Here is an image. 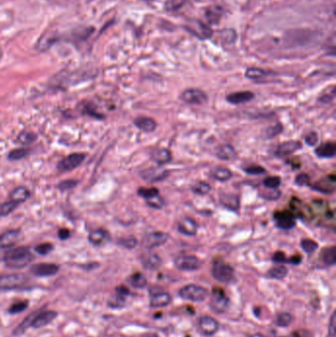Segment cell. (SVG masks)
Segmentation results:
<instances>
[{"label": "cell", "instance_id": "1", "mask_svg": "<svg viewBox=\"0 0 336 337\" xmlns=\"http://www.w3.org/2000/svg\"><path fill=\"white\" fill-rule=\"evenodd\" d=\"M3 261L8 267L18 269L27 266L33 261V256L29 248L20 246L8 250Z\"/></svg>", "mask_w": 336, "mask_h": 337}, {"label": "cell", "instance_id": "2", "mask_svg": "<svg viewBox=\"0 0 336 337\" xmlns=\"http://www.w3.org/2000/svg\"><path fill=\"white\" fill-rule=\"evenodd\" d=\"M212 274L217 281L222 283H229L234 279V269L222 260H217L214 262Z\"/></svg>", "mask_w": 336, "mask_h": 337}, {"label": "cell", "instance_id": "3", "mask_svg": "<svg viewBox=\"0 0 336 337\" xmlns=\"http://www.w3.org/2000/svg\"><path fill=\"white\" fill-rule=\"evenodd\" d=\"M180 296L185 300L192 302H201L205 300V298L208 296V292L205 288L201 286L191 284L183 287L180 290Z\"/></svg>", "mask_w": 336, "mask_h": 337}, {"label": "cell", "instance_id": "4", "mask_svg": "<svg viewBox=\"0 0 336 337\" xmlns=\"http://www.w3.org/2000/svg\"><path fill=\"white\" fill-rule=\"evenodd\" d=\"M27 277L23 274H7L0 276V290H12L24 286Z\"/></svg>", "mask_w": 336, "mask_h": 337}, {"label": "cell", "instance_id": "5", "mask_svg": "<svg viewBox=\"0 0 336 337\" xmlns=\"http://www.w3.org/2000/svg\"><path fill=\"white\" fill-rule=\"evenodd\" d=\"M210 304L216 313H224L227 310L229 306V299L223 289L218 287L213 288Z\"/></svg>", "mask_w": 336, "mask_h": 337}, {"label": "cell", "instance_id": "6", "mask_svg": "<svg viewBox=\"0 0 336 337\" xmlns=\"http://www.w3.org/2000/svg\"><path fill=\"white\" fill-rule=\"evenodd\" d=\"M181 100L189 105H203L208 101V96L200 89H188L182 93Z\"/></svg>", "mask_w": 336, "mask_h": 337}, {"label": "cell", "instance_id": "7", "mask_svg": "<svg viewBox=\"0 0 336 337\" xmlns=\"http://www.w3.org/2000/svg\"><path fill=\"white\" fill-rule=\"evenodd\" d=\"M169 238V234L166 232H152L144 237L142 243L147 248H154L165 244Z\"/></svg>", "mask_w": 336, "mask_h": 337}, {"label": "cell", "instance_id": "8", "mask_svg": "<svg viewBox=\"0 0 336 337\" xmlns=\"http://www.w3.org/2000/svg\"><path fill=\"white\" fill-rule=\"evenodd\" d=\"M273 216L276 226L283 230H290L296 225V216L290 211H277Z\"/></svg>", "mask_w": 336, "mask_h": 337}, {"label": "cell", "instance_id": "9", "mask_svg": "<svg viewBox=\"0 0 336 337\" xmlns=\"http://www.w3.org/2000/svg\"><path fill=\"white\" fill-rule=\"evenodd\" d=\"M175 265L181 270L194 271L200 268L201 262L194 256H181L176 259Z\"/></svg>", "mask_w": 336, "mask_h": 337}, {"label": "cell", "instance_id": "10", "mask_svg": "<svg viewBox=\"0 0 336 337\" xmlns=\"http://www.w3.org/2000/svg\"><path fill=\"white\" fill-rule=\"evenodd\" d=\"M85 157H86L85 154H82V153L71 154L59 162L57 166L58 170L61 172L71 171L76 167H78L83 162V160L85 159Z\"/></svg>", "mask_w": 336, "mask_h": 337}, {"label": "cell", "instance_id": "11", "mask_svg": "<svg viewBox=\"0 0 336 337\" xmlns=\"http://www.w3.org/2000/svg\"><path fill=\"white\" fill-rule=\"evenodd\" d=\"M59 270V266L53 264H38L32 266L31 272L36 276H52Z\"/></svg>", "mask_w": 336, "mask_h": 337}, {"label": "cell", "instance_id": "12", "mask_svg": "<svg viewBox=\"0 0 336 337\" xmlns=\"http://www.w3.org/2000/svg\"><path fill=\"white\" fill-rule=\"evenodd\" d=\"M198 327H199V330L204 335L210 336V335H213L217 332L218 327H219V323L215 318L205 315V316H202L199 318Z\"/></svg>", "mask_w": 336, "mask_h": 337}, {"label": "cell", "instance_id": "13", "mask_svg": "<svg viewBox=\"0 0 336 337\" xmlns=\"http://www.w3.org/2000/svg\"><path fill=\"white\" fill-rule=\"evenodd\" d=\"M169 176V171L163 168H151L141 173V177L148 182H160Z\"/></svg>", "mask_w": 336, "mask_h": 337}, {"label": "cell", "instance_id": "14", "mask_svg": "<svg viewBox=\"0 0 336 337\" xmlns=\"http://www.w3.org/2000/svg\"><path fill=\"white\" fill-rule=\"evenodd\" d=\"M56 316H57V313L54 311L39 312L32 322V326L34 328L44 327L48 325V323H50Z\"/></svg>", "mask_w": 336, "mask_h": 337}, {"label": "cell", "instance_id": "15", "mask_svg": "<svg viewBox=\"0 0 336 337\" xmlns=\"http://www.w3.org/2000/svg\"><path fill=\"white\" fill-rule=\"evenodd\" d=\"M197 228L198 227H197L196 222L190 217H185L178 223L179 232L186 236L192 237V236L196 235Z\"/></svg>", "mask_w": 336, "mask_h": 337}, {"label": "cell", "instance_id": "16", "mask_svg": "<svg viewBox=\"0 0 336 337\" xmlns=\"http://www.w3.org/2000/svg\"><path fill=\"white\" fill-rule=\"evenodd\" d=\"M255 98V94L250 91H240L235 92L226 97L228 103L232 105H240L246 102H249Z\"/></svg>", "mask_w": 336, "mask_h": 337}, {"label": "cell", "instance_id": "17", "mask_svg": "<svg viewBox=\"0 0 336 337\" xmlns=\"http://www.w3.org/2000/svg\"><path fill=\"white\" fill-rule=\"evenodd\" d=\"M302 148V143L300 141H296V140H290V141H286L283 142L282 144H280L277 148V155L279 157H286L289 156L291 154H293L294 152L300 150Z\"/></svg>", "mask_w": 336, "mask_h": 337}, {"label": "cell", "instance_id": "18", "mask_svg": "<svg viewBox=\"0 0 336 337\" xmlns=\"http://www.w3.org/2000/svg\"><path fill=\"white\" fill-rule=\"evenodd\" d=\"M313 190L322 193H333L335 191V176L330 175L325 179L320 180L313 186Z\"/></svg>", "mask_w": 336, "mask_h": 337}, {"label": "cell", "instance_id": "19", "mask_svg": "<svg viewBox=\"0 0 336 337\" xmlns=\"http://www.w3.org/2000/svg\"><path fill=\"white\" fill-rule=\"evenodd\" d=\"M129 295V290L124 286H120L117 288V294L113 297L109 303L111 308H121L125 304V298Z\"/></svg>", "mask_w": 336, "mask_h": 337}, {"label": "cell", "instance_id": "20", "mask_svg": "<svg viewBox=\"0 0 336 337\" xmlns=\"http://www.w3.org/2000/svg\"><path fill=\"white\" fill-rule=\"evenodd\" d=\"M134 124L144 132H153L157 128V122L152 118L140 117L134 120Z\"/></svg>", "mask_w": 336, "mask_h": 337}, {"label": "cell", "instance_id": "21", "mask_svg": "<svg viewBox=\"0 0 336 337\" xmlns=\"http://www.w3.org/2000/svg\"><path fill=\"white\" fill-rule=\"evenodd\" d=\"M20 232L17 230H10L0 235V247H10L18 240Z\"/></svg>", "mask_w": 336, "mask_h": 337}, {"label": "cell", "instance_id": "22", "mask_svg": "<svg viewBox=\"0 0 336 337\" xmlns=\"http://www.w3.org/2000/svg\"><path fill=\"white\" fill-rule=\"evenodd\" d=\"M314 152L319 158H332L336 153V145L334 142H325L319 145Z\"/></svg>", "mask_w": 336, "mask_h": 337}, {"label": "cell", "instance_id": "23", "mask_svg": "<svg viewBox=\"0 0 336 337\" xmlns=\"http://www.w3.org/2000/svg\"><path fill=\"white\" fill-rule=\"evenodd\" d=\"M152 158L158 165H165L172 161V153L167 148H159L153 152Z\"/></svg>", "mask_w": 336, "mask_h": 337}, {"label": "cell", "instance_id": "24", "mask_svg": "<svg viewBox=\"0 0 336 337\" xmlns=\"http://www.w3.org/2000/svg\"><path fill=\"white\" fill-rule=\"evenodd\" d=\"M216 155L219 159L225 160V161H232L238 157V153H237L236 149L229 144L221 145L218 148Z\"/></svg>", "mask_w": 336, "mask_h": 337}, {"label": "cell", "instance_id": "25", "mask_svg": "<svg viewBox=\"0 0 336 337\" xmlns=\"http://www.w3.org/2000/svg\"><path fill=\"white\" fill-rule=\"evenodd\" d=\"M189 29L194 35H196L197 37L202 38V39H206V38H209L212 36V30L200 22H196V21L192 22L191 24V26L189 27Z\"/></svg>", "mask_w": 336, "mask_h": 337}, {"label": "cell", "instance_id": "26", "mask_svg": "<svg viewBox=\"0 0 336 337\" xmlns=\"http://www.w3.org/2000/svg\"><path fill=\"white\" fill-rule=\"evenodd\" d=\"M220 202L222 205L231 210H238L240 207V199L237 195L229 194V193H222L220 195Z\"/></svg>", "mask_w": 336, "mask_h": 337}, {"label": "cell", "instance_id": "27", "mask_svg": "<svg viewBox=\"0 0 336 337\" xmlns=\"http://www.w3.org/2000/svg\"><path fill=\"white\" fill-rule=\"evenodd\" d=\"M172 301L171 296L166 292H160L155 294L151 299V307L153 308H163L169 305Z\"/></svg>", "mask_w": 336, "mask_h": 337}, {"label": "cell", "instance_id": "28", "mask_svg": "<svg viewBox=\"0 0 336 337\" xmlns=\"http://www.w3.org/2000/svg\"><path fill=\"white\" fill-rule=\"evenodd\" d=\"M109 239H110L109 233L102 229L93 231L89 236V241L95 245H102L105 242H107Z\"/></svg>", "mask_w": 336, "mask_h": 337}, {"label": "cell", "instance_id": "29", "mask_svg": "<svg viewBox=\"0 0 336 337\" xmlns=\"http://www.w3.org/2000/svg\"><path fill=\"white\" fill-rule=\"evenodd\" d=\"M29 196H30V191L25 187H19L11 193L10 200H13L17 203H20V202L27 200L29 198Z\"/></svg>", "mask_w": 336, "mask_h": 337}, {"label": "cell", "instance_id": "30", "mask_svg": "<svg viewBox=\"0 0 336 337\" xmlns=\"http://www.w3.org/2000/svg\"><path fill=\"white\" fill-rule=\"evenodd\" d=\"M142 263H143V265L146 268H148V269H156V268H158L161 265L162 261L155 254H147V255H145L142 258Z\"/></svg>", "mask_w": 336, "mask_h": 337}, {"label": "cell", "instance_id": "31", "mask_svg": "<svg viewBox=\"0 0 336 337\" xmlns=\"http://www.w3.org/2000/svg\"><path fill=\"white\" fill-rule=\"evenodd\" d=\"M233 177L232 172L228 168L225 167H218L213 172V178L219 182H227Z\"/></svg>", "mask_w": 336, "mask_h": 337}, {"label": "cell", "instance_id": "32", "mask_svg": "<svg viewBox=\"0 0 336 337\" xmlns=\"http://www.w3.org/2000/svg\"><path fill=\"white\" fill-rule=\"evenodd\" d=\"M127 281L129 282V284L137 289H142L144 287H146L147 285V279L146 277L142 274V273H134L132 275L129 276V278L127 279Z\"/></svg>", "mask_w": 336, "mask_h": 337}, {"label": "cell", "instance_id": "33", "mask_svg": "<svg viewBox=\"0 0 336 337\" xmlns=\"http://www.w3.org/2000/svg\"><path fill=\"white\" fill-rule=\"evenodd\" d=\"M38 313H39V312H35V313H31L30 315H28V316L22 321V323H21L18 327L15 328V330H14V332H13L14 335H17V336L22 335V334L27 330L28 327L32 326V322H33V320H34V318H35V316L37 315Z\"/></svg>", "mask_w": 336, "mask_h": 337}, {"label": "cell", "instance_id": "34", "mask_svg": "<svg viewBox=\"0 0 336 337\" xmlns=\"http://www.w3.org/2000/svg\"><path fill=\"white\" fill-rule=\"evenodd\" d=\"M321 259L326 265H333L335 264V247L331 246L325 248L321 255Z\"/></svg>", "mask_w": 336, "mask_h": 337}, {"label": "cell", "instance_id": "35", "mask_svg": "<svg viewBox=\"0 0 336 337\" xmlns=\"http://www.w3.org/2000/svg\"><path fill=\"white\" fill-rule=\"evenodd\" d=\"M192 192L195 194H199V195H206L210 193L211 191V187L208 183L206 182H198L195 183L192 187Z\"/></svg>", "mask_w": 336, "mask_h": 337}, {"label": "cell", "instance_id": "36", "mask_svg": "<svg viewBox=\"0 0 336 337\" xmlns=\"http://www.w3.org/2000/svg\"><path fill=\"white\" fill-rule=\"evenodd\" d=\"M288 274V269L285 266H276L268 271V276L273 279H283Z\"/></svg>", "mask_w": 336, "mask_h": 337}, {"label": "cell", "instance_id": "37", "mask_svg": "<svg viewBox=\"0 0 336 337\" xmlns=\"http://www.w3.org/2000/svg\"><path fill=\"white\" fill-rule=\"evenodd\" d=\"M19 203L13 201V200H9L7 202H4L2 204H0V216H6L9 213H11L12 211H14L16 209V207L18 206Z\"/></svg>", "mask_w": 336, "mask_h": 337}, {"label": "cell", "instance_id": "38", "mask_svg": "<svg viewBox=\"0 0 336 337\" xmlns=\"http://www.w3.org/2000/svg\"><path fill=\"white\" fill-rule=\"evenodd\" d=\"M265 71L261 69V68H248L245 72V76L246 78L248 79H251V80H258V79H261L263 78L264 76H265Z\"/></svg>", "mask_w": 336, "mask_h": 337}, {"label": "cell", "instance_id": "39", "mask_svg": "<svg viewBox=\"0 0 336 337\" xmlns=\"http://www.w3.org/2000/svg\"><path fill=\"white\" fill-rule=\"evenodd\" d=\"M301 245H302L303 249L306 252H308V254H312V252H314L317 249V247H318L317 242L314 241L313 240H310V239L302 240Z\"/></svg>", "mask_w": 336, "mask_h": 337}, {"label": "cell", "instance_id": "40", "mask_svg": "<svg viewBox=\"0 0 336 337\" xmlns=\"http://www.w3.org/2000/svg\"><path fill=\"white\" fill-rule=\"evenodd\" d=\"M281 185V179L277 176L267 177L264 180V186L269 190H276Z\"/></svg>", "mask_w": 336, "mask_h": 337}, {"label": "cell", "instance_id": "41", "mask_svg": "<svg viewBox=\"0 0 336 337\" xmlns=\"http://www.w3.org/2000/svg\"><path fill=\"white\" fill-rule=\"evenodd\" d=\"M146 202H147V204H148L150 207H152V208H154V209H161V208H163V206L165 205V201H164V199L160 196V194H157V195H155V196H152V197H150V198H147V199H146Z\"/></svg>", "mask_w": 336, "mask_h": 337}, {"label": "cell", "instance_id": "42", "mask_svg": "<svg viewBox=\"0 0 336 337\" xmlns=\"http://www.w3.org/2000/svg\"><path fill=\"white\" fill-rule=\"evenodd\" d=\"M138 194L141 197L147 199V198H150L152 196L159 194V190L156 188H140L138 190Z\"/></svg>", "mask_w": 336, "mask_h": 337}, {"label": "cell", "instance_id": "43", "mask_svg": "<svg viewBox=\"0 0 336 337\" xmlns=\"http://www.w3.org/2000/svg\"><path fill=\"white\" fill-rule=\"evenodd\" d=\"M283 130V126L281 123H276L272 126H269L266 130H265V135L267 138H273L277 135H279Z\"/></svg>", "mask_w": 336, "mask_h": 337}, {"label": "cell", "instance_id": "44", "mask_svg": "<svg viewBox=\"0 0 336 337\" xmlns=\"http://www.w3.org/2000/svg\"><path fill=\"white\" fill-rule=\"evenodd\" d=\"M243 171L248 174V175H263L266 173V170L262 167V166H258V165H253V166H249L243 168Z\"/></svg>", "mask_w": 336, "mask_h": 337}, {"label": "cell", "instance_id": "45", "mask_svg": "<svg viewBox=\"0 0 336 337\" xmlns=\"http://www.w3.org/2000/svg\"><path fill=\"white\" fill-rule=\"evenodd\" d=\"M37 136L35 133L31 132V131H23L22 133L19 134L18 136V141L22 144H29L31 142H33L34 140H36Z\"/></svg>", "mask_w": 336, "mask_h": 337}, {"label": "cell", "instance_id": "46", "mask_svg": "<svg viewBox=\"0 0 336 337\" xmlns=\"http://www.w3.org/2000/svg\"><path fill=\"white\" fill-rule=\"evenodd\" d=\"M187 0H168L166 2V9L169 11H175L180 9L185 3Z\"/></svg>", "mask_w": 336, "mask_h": 337}, {"label": "cell", "instance_id": "47", "mask_svg": "<svg viewBox=\"0 0 336 337\" xmlns=\"http://www.w3.org/2000/svg\"><path fill=\"white\" fill-rule=\"evenodd\" d=\"M28 304H29V303H28L27 301H20V302H17V303L13 304V305L10 307L9 313H12V314L22 313L24 310L27 309Z\"/></svg>", "mask_w": 336, "mask_h": 337}, {"label": "cell", "instance_id": "48", "mask_svg": "<svg viewBox=\"0 0 336 337\" xmlns=\"http://www.w3.org/2000/svg\"><path fill=\"white\" fill-rule=\"evenodd\" d=\"M119 243L126 248H134L137 245V240L134 237H125L121 238L119 241Z\"/></svg>", "mask_w": 336, "mask_h": 337}, {"label": "cell", "instance_id": "49", "mask_svg": "<svg viewBox=\"0 0 336 337\" xmlns=\"http://www.w3.org/2000/svg\"><path fill=\"white\" fill-rule=\"evenodd\" d=\"M292 322V315L288 313H282L277 317V324L279 326H288Z\"/></svg>", "mask_w": 336, "mask_h": 337}, {"label": "cell", "instance_id": "50", "mask_svg": "<svg viewBox=\"0 0 336 337\" xmlns=\"http://www.w3.org/2000/svg\"><path fill=\"white\" fill-rule=\"evenodd\" d=\"M53 248V245L49 242H46V243H42V244H39L36 246V251L38 252V254L42 255V256H46L48 254H49V252L52 250Z\"/></svg>", "mask_w": 336, "mask_h": 337}, {"label": "cell", "instance_id": "51", "mask_svg": "<svg viewBox=\"0 0 336 337\" xmlns=\"http://www.w3.org/2000/svg\"><path fill=\"white\" fill-rule=\"evenodd\" d=\"M27 154H28V150L27 149H24V148L15 149V150L10 152L8 158L10 160H20V159L24 158L25 156H27Z\"/></svg>", "mask_w": 336, "mask_h": 337}, {"label": "cell", "instance_id": "52", "mask_svg": "<svg viewBox=\"0 0 336 337\" xmlns=\"http://www.w3.org/2000/svg\"><path fill=\"white\" fill-rule=\"evenodd\" d=\"M305 141H306V143L309 146H314L318 142V136H317V134L315 132L312 131V132H310L309 134L306 135Z\"/></svg>", "mask_w": 336, "mask_h": 337}, {"label": "cell", "instance_id": "53", "mask_svg": "<svg viewBox=\"0 0 336 337\" xmlns=\"http://www.w3.org/2000/svg\"><path fill=\"white\" fill-rule=\"evenodd\" d=\"M76 185H77V181L68 180V181L61 182V183L58 185V189L61 190V191H66V190H70V189L76 187Z\"/></svg>", "mask_w": 336, "mask_h": 337}, {"label": "cell", "instance_id": "54", "mask_svg": "<svg viewBox=\"0 0 336 337\" xmlns=\"http://www.w3.org/2000/svg\"><path fill=\"white\" fill-rule=\"evenodd\" d=\"M295 183H296L298 186H300V187H302V186H307V185L310 184V178H309V176L306 175V174H300V175L296 178Z\"/></svg>", "mask_w": 336, "mask_h": 337}, {"label": "cell", "instance_id": "55", "mask_svg": "<svg viewBox=\"0 0 336 337\" xmlns=\"http://www.w3.org/2000/svg\"><path fill=\"white\" fill-rule=\"evenodd\" d=\"M336 321H335V313H333L330 318V323H329V328H328V335L327 337H336L335 335V330H336Z\"/></svg>", "mask_w": 336, "mask_h": 337}, {"label": "cell", "instance_id": "56", "mask_svg": "<svg viewBox=\"0 0 336 337\" xmlns=\"http://www.w3.org/2000/svg\"><path fill=\"white\" fill-rule=\"evenodd\" d=\"M272 260L275 262V263H278V264H283V263H287V259L285 257V254L282 251H277L274 254Z\"/></svg>", "mask_w": 336, "mask_h": 337}, {"label": "cell", "instance_id": "57", "mask_svg": "<svg viewBox=\"0 0 336 337\" xmlns=\"http://www.w3.org/2000/svg\"><path fill=\"white\" fill-rule=\"evenodd\" d=\"M272 192H269V193H265L264 194V197L266 199H269V200H275L277 198L280 197V192L276 191V190H271Z\"/></svg>", "mask_w": 336, "mask_h": 337}, {"label": "cell", "instance_id": "58", "mask_svg": "<svg viewBox=\"0 0 336 337\" xmlns=\"http://www.w3.org/2000/svg\"><path fill=\"white\" fill-rule=\"evenodd\" d=\"M58 237H59V239H61V240H66V239H68V238L70 237V232H69V230H67V229H61V230L58 232Z\"/></svg>", "mask_w": 336, "mask_h": 337}, {"label": "cell", "instance_id": "59", "mask_svg": "<svg viewBox=\"0 0 336 337\" xmlns=\"http://www.w3.org/2000/svg\"><path fill=\"white\" fill-rule=\"evenodd\" d=\"M302 262V257L300 255H296L293 256L292 258H290L289 260H287V263H290L292 265H299Z\"/></svg>", "mask_w": 336, "mask_h": 337}, {"label": "cell", "instance_id": "60", "mask_svg": "<svg viewBox=\"0 0 336 337\" xmlns=\"http://www.w3.org/2000/svg\"><path fill=\"white\" fill-rule=\"evenodd\" d=\"M306 332H304V331H298V332H295V333H293V335H292V337H307L306 336Z\"/></svg>", "mask_w": 336, "mask_h": 337}, {"label": "cell", "instance_id": "61", "mask_svg": "<svg viewBox=\"0 0 336 337\" xmlns=\"http://www.w3.org/2000/svg\"><path fill=\"white\" fill-rule=\"evenodd\" d=\"M140 337H158V335L156 333H148V334H144Z\"/></svg>", "mask_w": 336, "mask_h": 337}, {"label": "cell", "instance_id": "62", "mask_svg": "<svg viewBox=\"0 0 336 337\" xmlns=\"http://www.w3.org/2000/svg\"><path fill=\"white\" fill-rule=\"evenodd\" d=\"M249 337H264L263 334H261V333H256V334H254V335H251V336H249Z\"/></svg>", "mask_w": 336, "mask_h": 337}]
</instances>
